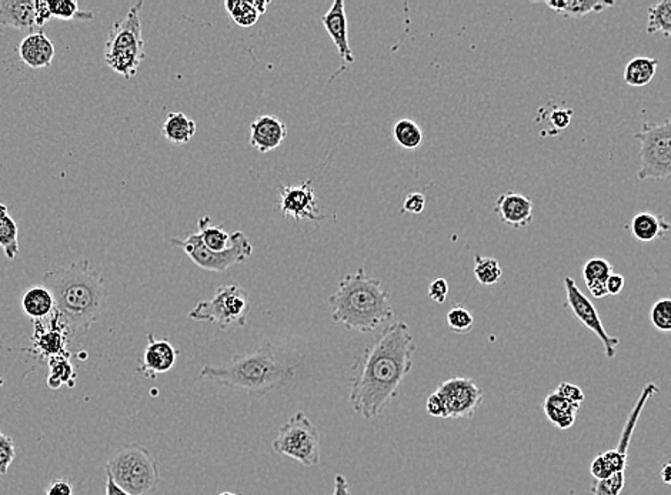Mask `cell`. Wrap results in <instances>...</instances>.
<instances>
[{
  "instance_id": "1",
  "label": "cell",
  "mask_w": 671,
  "mask_h": 495,
  "mask_svg": "<svg viewBox=\"0 0 671 495\" xmlns=\"http://www.w3.org/2000/svg\"><path fill=\"white\" fill-rule=\"evenodd\" d=\"M417 352L410 327L394 321L353 364L355 377L348 393L353 410L366 420L378 419L402 391L413 370Z\"/></svg>"
},
{
  "instance_id": "2",
  "label": "cell",
  "mask_w": 671,
  "mask_h": 495,
  "mask_svg": "<svg viewBox=\"0 0 671 495\" xmlns=\"http://www.w3.org/2000/svg\"><path fill=\"white\" fill-rule=\"evenodd\" d=\"M43 287L55 298V312L70 333L88 330L106 310L105 280L90 261L44 273Z\"/></svg>"
},
{
  "instance_id": "3",
  "label": "cell",
  "mask_w": 671,
  "mask_h": 495,
  "mask_svg": "<svg viewBox=\"0 0 671 495\" xmlns=\"http://www.w3.org/2000/svg\"><path fill=\"white\" fill-rule=\"evenodd\" d=\"M294 366L276 356L270 343L247 354H236L222 366H205L200 377L216 384L246 393L254 400L282 389L294 377Z\"/></svg>"
},
{
  "instance_id": "4",
  "label": "cell",
  "mask_w": 671,
  "mask_h": 495,
  "mask_svg": "<svg viewBox=\"0 0 671 495\" xmlns=\"http://www.w3.org/2000/svg\"><path fill=\"white\" fill-rule=\"evenodd\" d=\"M329 305L334 323L360 333H371L394 317L390 294L380 280L366 275L363 268L343 277Z\"/></svg>"
},
{
  "instance_id": "5",
  "label": "cell",
  "mask_w": 671,
  "mask_h": 495,
  "mask_svg": "<svg viewBox=\"0 0 671 495\" xmlns=\"http://www.w3.org/2000/svg\"><path fill=\"white\" fill-rule=\"evenodd\" d=\"M142 6L144 2H137L125 18L113 23L103 55L107 66L128 81L137 76L140 63L146 58L140 20Z\"/></svg>"
},
{
  "instance_id": "6",
  "label": "cell",
  "mask_w": 671,
  "mask_h": 495,
  "mask_svg": "<svg viewBox=\"0 0 671 495\" xmlns=\"http://www.w3.org/2000/svg\"><path fill=\"white\" fill-rule=\"evenodd\" d=\"M106 476L129 495H152L158 490V462L144 445L119 448L107 461Z\"/></svg>"
},
{
  "instance_id": "7",
  "label": "cell",
  "mask_w": 671,
  "mask_h": 495,
  "mask_svg": "<svg viewBox=\"0 0 671 495\" xmlns=\"http://www.w3.org/2000/svg\"><path fill=\"white\" fill-rule=\"evenodd\" d=\"M249 293L238 282H229L219 287L209 300H203L189 313V319L216 324L222 330L231 326L245 327L249 319Z\"/></svg>"
},
{
  "instance_id": "8",
  "label": "cell",
  "mask_w": 671,
  "mask_h": 495,
  "mask_svg": "<svg viewBox=\"0 0 671 495\" xmlns=\"http://www.w3.org/2000/svg\"><path fill=\"white\" fill-rule=\"evenodd\" d=\"M635 139L642 144L637 179H671V118L661 123H644Z\"/></svg>"
},
{
  "instance_id": "9",
  "label": "cell",
  "mask_w": 671,
  "mask_h": 495,
  "mask_svg": "<svg viewBox=\"0 0 671 495\" xmlns=\"http://www.w3.org/2000/svg\"><path fill=\"white\" fill-rule=\"evenodd\" d=\"M272 447L276 454L286 455L300 462L301 466L308 468L319 466V429L303 411L294 413L289 422L280 427Z\"/></svg>"
},
{
  "instance_id": "10",
  "label": "cell",
  "mask_w": 671,
  "mask_h": 495,
  "mask_svg": "<svg viewBox=\"0 0 671 495\" xmlns=\"http://www.w3.org/2000/svg\"><path fill=\"white\" fill-rule=\"evenodd\" d=\"M170 243L173 246L183 250L196 266L212 273L228 272L233 266L245 263L254 253L252 243L242 231H236L231 235L230 247L222 253L207 249L198 233H193L184 240L172 239Z\"/></svg>"
},
{
  "instance_id": "11",
  "label": "cell",
  "mask_w": 671,
  "mask_h": 495,
  "mask_svg": "<svg viewBox=\"0 0 671 495\" xmlns=\"http://www.w3.org/2000/svg\"><path fill=\"white\" fill-rule=\"evenodd\" d=\"M660 394V389L654 383H647L643 387L642 393L638 397L637 403L628 415V420L624 422L623 431H621L620 440L617 443L616 447L609 452L598 454L591 461L590 474L596 481L607 480L617 473H626L628 468V452L630 445L631 436L635 433L638 419L642 415L643 410L646 407L647 401L651 397Z\"/></svg>"
},
{
  "instance_id": "12",
  "label": "cell",
  "mask_w": 671,
  "mask_h": 495,
  "mask_svg": "<svg viewBox=\"0 0 671 495\" xmlns=\"http://www.w3.org/2000/svg\"><path fill=\"white\" fill-rule=\"evenodd\" d=\"M436 393L443 401L446 419H473L485 398L483 390L467 377L449 378Z\"/></svg>"
},
{
  "instance_id": "13",
  "label": "cell",
  "mask_w": 671,
  "mask_h": 495,
  "mask_svg": "<svg viewBox=\"0 0 671 495\" xmlns=\"http://www.w3.org/2000/svg\"><path fill=\"white\" fill-rule=\"evenodd\" d=\"M563 282H565L566 290V307L572 310L573 314L576 316L580 323L586 327L587 330L597 336L598 340L602 342L603 347H605V357L609 360L614 359L620 340L612 337L605 331L595 305L591 303L590 298H587L583 291L580 290L576 280L570 275H566Z\"/></svg>"
},
{
  "instance_id": "14",
  "label": "cell",
  "mask_w": 671,
  "mask_h": 495,
  "mask_svg": "<svg viewBox=\"0 0 671 495\" xmlns=\"http://www.w3.org/2000/svg\"><path fill=\"white\" fill-rule=\"evenodd\" d=\"M313 180L308 179L298 186H280L279 212L283 217L293 220L322 221L326 216L320 213L316 198Z\"/></svg>"
},
{
  "instance_id": "15",
  "label": "cell",
  "mask_w": 671,
  "mask_h": 495,
  "mask_svg": "<svg viewBox=\"0 0 671 495\" xmlns=\"http://www.w3.org/2000/svg\"><path fill=\"white\" fill-rule=\"evenodd\" d=\"M177 356L179 352L173 347L172 343L168 340H156L153 333L147 334V345L139 373L144 377L156 378V375L168 373L175 367Z\"/></svg>"
},
{
  "instance_id": "16",
  "label": "cell",
  "mask_w": 671,
  "mask_h": 495,
  "mask_svg": "<svg viewBox=\"0 0 671 495\" xmlns=\"http://www.w3.org/2000/svg\"><path fill=\"white\" fill-rule=\"evenodd\" d=\"M534 205L527 196L507 191L495 203V213L503 223L513 228H525L533 221Z\"/></svg>"
},
{
  "instance_id": "17",
  "label": "cell",
  "mask_w": 671,
  "mask_h": 495,
  "mask_svg": "<svg viewBox=\"0 0 671 495\" xmlns=\"http://www.w3.org/2000/svg\"><path fill=\"white\" fill-rule=\"evenodd\" d=\"M286 123L270 114H263L250 125V144L261 153L273 151L286 140Z\"/></svg>"
},
{
  "instance_id": "18",
  "label": "cell",
  "mask_w": 671,
  "mask_h": 495,
  "mask_svg": "<svg viewBox=\"0 0 671 495\" xmlns=\"http://www.w3.org/2000/svg\"><path fill=\"white\" fill-rule=\"evenodd\" d=\"M324 29L332 37L334 46L338 49L341 59L347 63L355 62L353 51L348 44V26L346 18V6L343 0H334L332 8L322 18Z\"/></svg>"
},
{
  "instance_id": "19",
  "label": "cell",
  "mask_w": 671,
  "mask_h": 495,
  "mask_svg": "<svg viewBox=\"0 0 671 495\" xmlns=\"http://www.w3.org/2000/svg\"><path fill=\"white\" fill-rule=\"evenodd\" d=\"M55 44L43 32L30 34L19 44V56L30 69H46L55 59Z\"/></svg>"
},
{
  "instance_id": "20",
  "label": "cell",
  "mask_w": 671,
  "mask_h": 495,
  "mask_svg": "<svg viewBox=\"0 0 671 495\" xmlns=\"http://www.w3.org/2000/svg\"><path fill=\"white\" fill-rule=\"evenodd\" d=\"M0 26L20 30L35 27V0H0Z\"/></svg>"
},
{
  "instance_id": "21",
  "label": "cell",
  "mask_w": 671,
  "mask_h": 495,
  "mask_svg": "<svg viewBox=\"0 0 671 495\" xmlns=\"http://www.w3.org/2000/svg\"><path fill=\"white\" fill-rule=\"evenodd\" d=\"M579 404L570 403L554 390L547 394L543 401V411L549 422L558 429H569L576 422Z\"/></svg>"
},
{
  "instance_id": "22",
  "label": "cell",
  "mask_w": 671,
  "mask_h": 495,
  "mask_svg": "<svg viewBox=\"0 0 671 495\" xmlns=\"http://www.w3.org/2000/svg\"><path fill=\"white\" fill-rule=\"evenodd\" d=\"M628 230L637 242L651 243L654 240L664 239L671 230V226L661 214L642 212L633 217Z\"/></svg>"
},
{
  "instance_id": "23",
  "label": "cell",
  "mask_w": 671,
  "mask_h": 495,
  "mask_svg": "<svg viewBox=\"0 0 671 495\" xmlns=\"http://www.w3.org/2000/svg\"><path fill=\"white\" fill-rule=\"evenodd\" d=\"M20 305L26 316L35 321L48 319L55 313V298L43 286L30 287L26 290L20 298Z\"/></svg>"
},
{
  "instance_id": "24",
  "label": "cell",
  "mask_w": 671,
  "mask_h": 495,
  "mask_svg": "<svg viewBox=\"0 0 671 495\" xmlns=\"http://www.w3.org/2000/svg\"><path fill=\"white\" fill-rule=\"evenodd\" d=\"M544 4L565 18H583L590 13H602L616 4L607 0H553Z\"/></svg>"
},
{
  "instance_id": "25",
  "label": "cell",
  "mask_w": 671,
  "mask_h": 495,
  "mask_svg": "<svg viewBox=\"0 0 671 495\" xmlns=\"http://www.w3.org/2000/svg\"><path fill=\"white\" fill-rule=\"evenodd\" d=\"M612 275V265L605 259L595 257V259L587 261L583 268V279L593 298H603L609 296L607 289H605V282Z\"/></svg>"
},
{
  "instance_id": "26",
  "label": "cell",
  "mask_w": 671,
  "mask_h": 495,
  "mask_svg": "<svg viewBox=\"0 0 671 495\" xmlns=\"http://www.w3.org/2000/svg\"><path fill=\"white\" fill-rule=\"evenodd\" d=\"M198 132L196 121L187 118L186 114L169 113L168 118L163 121L162 135L168 142L173 144H186L191 142V137L195 136Z\"/></svg>"
},
{
  "instance_id": "27",
  "label": "cell",
  "mask_w": 671,
  "mask_h": 495,
  "mask_svg": "<svg viewBox=\"0 0 671 495\" xmlns=\"http://www.w3.org/2000/svg\"><path fill=\"white\" fill-rule=\"evenodd\" d=\"M659 60L656 58L637 56L633 58L624 67V83L633 88H643L651 83L656 76Z\"/></svg>"
},
{
  "instance_id": "28",
  "label": "cell",
  "mask_w": 671,
  "mask_h": 495,
  "mask_svg": "<svg viewBox=\"0 0 671 495\" xmlns=\"http://www.w3.org/2000/svg\"><path fill=\"white\" fill-rule=\"evenodd\" d=\"M198 235L200 236L203 244L212 251L222 253L230 247L231 235L224 231L222 226H213L210 217H202L198 221Z\"/></svg>"
},
{
  "instance_id": "29",
  "label": "cell",
  "mask_w": 671,
  "mask_h": 495,
  "mask_svg": "<svg viewBox=\"0 0 671 495\" xmlns=\"http://www.w3.org/2000/svg\"><path fill=\"white\" fill-rule=\"evenodd\" d=\"M646 32L671 37V0H661L649 9Z\"/></svg>"
},
{
  "instance_id": "30",
  "label": "cell",
  "mask_w": 671,
  "mask_h": 495,
  "mask_svg": "<svg viewBox=\"0 0 671 495\" xmlns=\"http://www.w3.org/2000/svg\"><path fill=\"white\" fill-rule=\"evenodd\" d=\"M392 135L393 139L396 140V143L403 147L404 151H416L422 146V128L410 119L397 121L396 125L393 126Z\"/></svg>"
},
{
  "instance_id": "31",
  "label": "cell",
  "mask_w": 671,
  "mask_h": 495,
  "mask_svg": "<svg viewBox=\"0 0 671 495\" xmlns=\"http://www.w3.org/2000/svg\"><path fill=\"white\" fill-rule=\"evenodd\" d=\"M224 8L236 25L240 27L254 26L261 18V13L254 8V0H228L224 2Z\"/></svg>"
},
{
  "instance_id": "32",
  "label": "cell",
  "mask_w": 671,
  "mask_h": 495,
  "mask_svg": "<svg viewBox=\"0 0 671 495\" xmlns=\"http://www.w3.org/2000/svg\"><path fill=\"white\" fill-rule=\"evenodd\" d=\"M474 277L481 286H495L502 279L503 272L499 261L493 257H485L481 254L474 256Z\"/></svg>"
},
{
  "instance_id": "33",
  "label": "cell",
  "mask_w": 671,
  "mask_h": 495,
  "mask_svg": "<svg viewBox=\"0 0 671 495\" xmlns=\"http://www.w3.org/2000/svg\"><path fill=\"white\" fill-rule=\"evenodd\" d=\"M51 16L60 20H85L90 22L95 19V13L90 11H81L76 0H48Z\"/></svg>"
},
{
  "instance_id": "34",
  "label": "cell",
  "mask_w": 671,
  "mask_h": 495,
  "mask_svg": "<svg viewBox=\"0 0 671 495\" xmlns=\"http://www.w3.org/2000/svg\"><path fill=\"white\" fill-rule=\"evenodd\" d=\"M19 228L11 216L0 219V247L9 260H15L19 254Z\"/></svg>"
},
{
  "instance_id": "35",
  "label": "cell",
  "mask_w": 671,
  "mask_h": 495,
  "mask_svg": "<svg viewBox=\"0 0 671 495\" xmlns=\"http://www.w3.org/2000/svg\"><path fill=\"white\" fill-rule=\"evenodd\" d=\"M650 320L659 333H671V298H660L654 303L650 312Z\"/></svg>"
},
{
  "instance_id": "36",
  "label": "cell",
  "mask_w": 671,
  "mask_h": 495,
  "mask_svg": "<svg viewBox=\"0 0 671 495\" xmlns=\"http://www.w3.org/2000/svg\"><path fill=\"white\" fill-rule=\"evenodd\" d=\"M448 326L453 333L467 334L474 326V319L472 313L463 306L456 305L450 308V312L446 316Z\"/></svg>"
},
{
  "instance_id": "37",
  "label": "cell",
  "mask_w": 671,
  "mask_h": 495,
  "mask_svg": "<svg viewBox=\"0 0 671 495\" xmlns=\"http://www.w3.org/2000/svg\"><path fill=\"white\" fill-rule=\"evenodd\" d=\"M15 443L12 440V437L0 429V476L8 473L12 462L15 460Z\"/></svg>"
},
{
  "instance_id": "38",
  "label": "cell",
  "mask_w": 671,
  "mask_h": 495,
  "mask_svg": "<svg viewBox=\"0 0 671 495\" xmlns=\"http://www.w3.org/2000/svg\"><path fill=\"white\" fill-rule=\"evenodd\" d=\"M425 209V197L423 193H410L408 197L404 198L402 205V213L420 214Z\"/></svg>"
},
{
  "instance_id": "39",
  "label": "cell",
  "mask_w": 671,
  "mask_h": 495,
  "mask_svg": "<svg viewBox=\"0 0 671 495\" xmlns=\"http://www.w3.org/2000/svg\"><path fill=\"white\" fill-rule=\"evenodd\" d=\"M572 109H558V107H556L551 112L550 116H549V120H550L551 126H553L554 130L558 133L569 128L570 123H572Z\"/></svg>"
},
{
  "instance_id": "40",
  "label": "cell",
  "mask_w": 671,
  "mask_h": 495,
  "mask_svg": "<svg viewBox=\"0 0 671 495\" xmlns=\"http://www.w3.org/2000/svg\"><path fill=\"white\" fill-rule=\"evenodd\" d=\"M558 393L561 394V396L565 397L566 400H569L570 403L579 404V406H581V403H583L584 400H586V397H584L583 391H581V389L580 387H577V385L572 384V383L567 382H561L560 384H558Z\"/></svg>"
},
{
  "instance_id": "41",
  "label": "cell",
  "mask_w": 671,
  "mask_h": 495,
  "mask_svg": "<svg viewBox=\"0 0 671 495\" xmlns=\"http://www.w3.org/2000/svg\"><path fill=\"white\" fill-rule=\"evenodd\" d=\"M429 298L437 303V305H443L444 301L448 300L449 296V282L444 279H436L429 286Z\"/></svg>"
},
{
  "instance_id": "42",
  "label": "cell",
  "mask_w": 671,
  "mask_h": 495,
  "mask_svg": "<svg viewBox=\"0 0 671 495\" xmlns=\"http://www.w3.org/2000/svg\"><path fill=\"white\" fill-rule=\"evenodd\" d=\"M425 411L427 414L436 419H446V410H444V404L441 401V396L434 391L433 394H430L425 403Z\"/></svg>"
},
{
  "instance_id": "43",
  "label": "cell",
  "mask_w": 671,
  "mask_h": 495,
  "mask_svg": "<svg viewBox=\"0 0 671 495\" xmlns=\"http://www.w3.org/2000/svg\"><path fill=\"white\" fill-rule=\"evenodd\" d=\"M53 18L48 0H35V22L39 27H43Z\"/></svg>"
},
{
  "instance_id": "44",
  "label": "cell",
  "mask_w": 671,
  "mask_h": 495,
  "mask_svg": "<svg viewBox=\"0 0 671 495\" xmlns=\"http://www.w3.org/2000/svg\"><path fill=\"white\" fill-rule=\"evenodd\" d=\"M46 495H74V487L69 481L58 478L51 481L46 488Z\"/></svg>"
},
{
  "instance_id": "45",
  "label": "cell",
  "mask_w": 671,
  "mask_h": 495,
  "mask_svg": "<svg viewBox=\"0 0 671 495\" xmlns=\"http://www.w3.org/2000/svg\"><path fill=\"white\" fill-rule=\"evenodd\" d=\"M624 284H626V280H624L623 275L612 273V275H610L609 280H607V282H605L607 294H609V296H617V294H620L621 291H623Z\"/></svg>"
},
{
  "instance_id": "46",
  "label": "cell",
  "mask_w": 671,
  "mask_h": 495,
  "mask_svg": "<svg viewBox=\"0 0 671 495\" xmlns=\"http://www.w3.org/2000/svg\"><path fill=\"white\" fill-rule=\"evenodd\" d=\"M332 495H352L350 494V487H348V483L347 480H346L345 476L338 474V476L334 477L333 494Z\"/></svg>"
},
{
  "instance_id": "47",
  "label": "cell",
  "mask_w": 671,
  "mask_h": 495,
  "mask_svg": "<svg viewBox=\"0 0 671 495\" xmlns=\"http://www.w3.org/2000/svg\"><path fill=\"white\" fill-rule=\"evenodd\" d=\"M105 494L106 495H129L128 492L123 491L118 485L114 484L111 477L106 476V485H105Z\"/></svg>"
},
{
  "instance_id": "48",
  "label": "cell",
  "mask_w": 671,
  "mask_h": 495,
  "mask_svg": "<svg viewBox=\"0 0 671 495\" xmlns=\"http://www.w3.org/2000/svg\"><path fill=\"white\" fill-rule=\"evenodd\" d=\"M660 477L664 484L671 485V462L661 467Z\"/></svg>"
},
{
  "instance_id": "49",
  "label": "cell",
  "mask_w": 671,
  "mask_h": 495,
  "mask_svg": "<svg viewBox=\"0 0 671 495\" xmlns=\"http://www.w3.org/2000/svg\"><path fill=\"white\" fill-rule=\"evenodd\" d=\"M254 8L259 11V13L261 15H264L266 13V11H268V6L270 4V2H266V0H254Z\"/></svg>"
},
{
  "instance_id": "50",
  "label": "cell",
  "mask_w": 671,
  "mask_h": 495,
  "mask_svg": "<svg viewBox=\"0 0 671 495\" xmlns=\"http://www.w3.org/2000/svg\"><path fill=\"white\" fill-rule=\"evenodd\" d=\"M6 216H9L8 205L0 203V219H4Z\"/></svg>"
},
{
  "instance_id": "51",
  "label": "cell",
  "mask_w": 671,
  "mask_h": 495,
  "mask_svg": "<svg viewBox=\"0 0 671 495\" xmlns=\"http://www.w3.org/2000/svg\"><path fill=\"white\" fill-rule=\"evenodd\" d=\"M219 495H238V494H233V492L226 491V492H222V494H219Z\"/></svg>"
},
{
  "instance_id": "52",
  "label": "cell",
  "mask_w": 671,
  "mask_h": 495,
  "mask_svg": "<svg viewBox=\"0 0 671 495\" xmlns=\"http://www.w3.org/2000/svg\"><path fill=\"white\" fill-rule=\"evenodd\" d=\"M670 410H671V404H670Z\"/></svg>"
}]
</instances>
